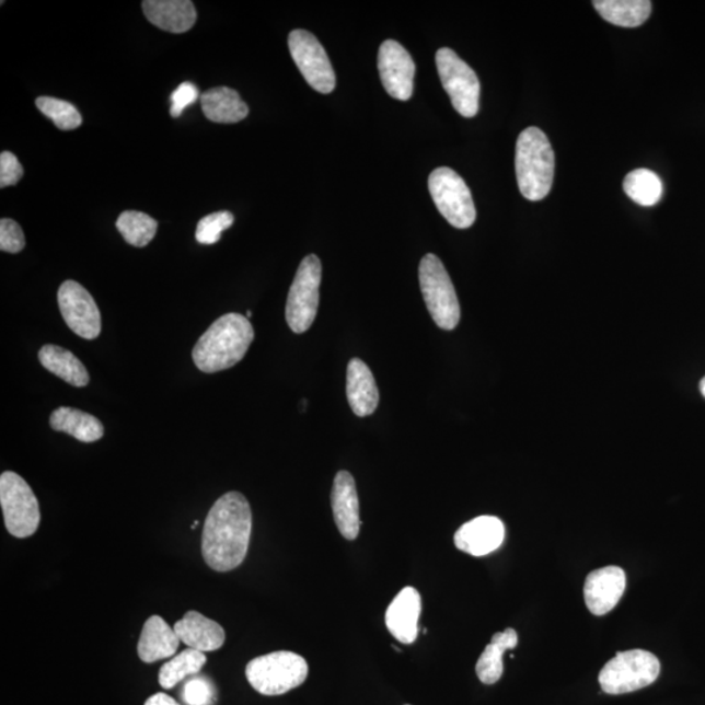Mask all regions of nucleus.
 Instances as JSON below:
<instances>
[{"label": "nucleus", "mask_w": 705, "mask_h": 705, "mask_svg": "<svg viewBox=\"0 0 705 705\" xmlns=\"http://www.w3.org/2000/svg\"><path fill=\"white\" fill-rule=\"evenodd\" d=\"M253 513L245 495L230 492L216 501L208 512L201 535V554L217 573H229L245 560Z\"/></svg>", "instance_id": "f257e3e1"}, {"label": "nucleus", "mask_w": 705, "mask_h": 705, "mask_svg": "<svg viewBox=\"0 0 705 705\" xmlns=\"http://www.w3.org/2000/svg\"><path fill=\"white\" fill-rule=\"evenodd\" d=\"M250 319L236 313L222 315L199 338L193 359L200 371L215 374L241 362L254 342Z\"/></svg>", "instance_id": "f03ea898"}, {"label": "nucleus", "mask_w": 705, "mask_h": 705, "mask_svg": "<svg viewBox=\"0 0 705 705\" xmlns=\"http://www.w3.org/2000/svg\"><path fill=\"white\" fill-rule=\"evenodd\" d=\"M555 155L546 134L538 127L525 128L517 141L518 186L531 201L545 199L553 187Z\"/></svg>", "instance_id": "7ed1b4c3"}, {"label": "nucleus", "mask_w": 705, "mask_h": 705, "mask_svg": "<svg viewBox=\"0 0 705 705\" xmlns=\"http://www.w3.org/2000/svg\"><path fill=\"white\" fill-rule=\"evenodd\" d=\"M309 675V666L302 656L280 650L256 657L246 667L247 681L257 693L276 696L301 686Z\"/></svg>", "instance_id": "20e7f679"}, {"label": "nucleus", "mask_w": 705, "mask_h": 705, "mask_svg": "<svg viewBox=\"0 0 705 705\" xmlns=\"http://www.w3.org/2000/svg\"><path fill=\"white\" fill-rule=\"evenodd\" d=\"M419 285L424 300L439 328L452 331L460 322V304L455 287L437 255L427 254L419 263Z\"/></svg>", "instance_id": "39448f33"}, {"label": "nucleus", "mask_w": 705, "mask_h": 705, "mask_svg": "<svg viewBox=\"0 0 705 705\" xmlns=\"http://www.w3.org/2000/svg\"><path fill=\"white\" fill-rule=\"evenodd\" d=\"M660 661L643 649L616 654L599 675L603 693L622 695L650 686L660 675Z\"/></svg>", "instance_id": "423d86ee"}, {"label": "nucleus", "mask_w": 705, "mask_h": 705, "mask_svg": "<svg viewBox=\"0 0 705 705\" xmlns=\"http://www.w3.org/2000/svg\"><path fill=\"white\" fill-rule=\"evenodd\" d=\"M0 505L7 531L16 539H28L37 532L41 521L35 493L15 472L0 476Z\"/></svg>", "instance_id": "0eeeda50"}, {"label": "nucleus", "mask_w": 705, "mask_h": 705, "mask_svg": "<svg viewBox=\"0 0 705 705\" xmlns=\"http://www.w3.org/2000/svg\"><path fill=\"white\" fill-rule=\"evenodd\" d=\"M322 263L316 255L304 257L291 284L285 316L294 334H303L313 325L319 308Z\"/></svg>", "instance_id": "6e6552de"}, {"label": "nucleus", "mask_w": 705, "mask_h": 705, "mask_svg": "<svg viewBox=\"0 0 705 705\" xmlns=\"http://www.w3.org/2000/svg\"><path fill=\"white\" fill-rule=\"evenodd\" d=\"M429 192L438 211L453 228L467 229L476 221L471 189L452 169H436L429 176Z\"/></svg>", "instance_id": "1a4fd4ad"}, {"label": "nucleus", "mask_w": 705, "mask_h": 705, "mask_svg": "<svg viewBox=\"0 0 705 705\" xmlns=\"http://www.w3.org/2000/svg\"><path fill=\"white\" fill-rule=\"evenodd\" d=\"M436 62L440 81L453 108L465 118L476 117L481 92L477 73L449 47L437 51Z\"/></svg>", "instance_id": "9d476101"}, {"label": "nucleus", "mask_w": 705, "mask_h": 705, "mask_svg": "<svg viewBox=\"0 0 705 705\" xmlns=\"http://www.w3.org/2000/svg\"><path fill=\"white\" fill-rule=\"evenodd\" d=\"M289 50L298 70L316 92L328 94L336 86L331 60L317 38L308 31L296 30L288 38Z\"/></svg>", "instance_id": "9b49d317"}, {"label": "nucleus", "mask_w": 705, "mask_h": 705, "mask_svg": "<svg viewBox=\"0 0 705 705\" xmlns=\"http://www.w3.org/2000/svg\"><path fill=\"white\" fill-rule=\"evenodd\" d=\"M60 314L69 328L85 340H94L101 334V313L96 301L83 285L67 280L58 290Z\"/></svg>", "instance_id": "f8f14e48"}, {"label": "nucleus", "mask_w": 705, "mask_h": 705, "mask_svg": "<svg viewBox=\"0 0 705 705\" xmlns=\"http://www.w3.org/2000/svg\"><path fill=\"white\" fill-rule=\"evenodd\" d=\"M378 70L384 90L391 97L398 101H408L412 97L416 65L408 50L397 41H384L379 47Z\"/></svg>", "instance_id": "ddd939ff"}, {"label": "nucleus", "mask_w": 705, "mask_h": 705, "mask_svg": "<svg viewBox=\"0 0 705 705\" xmlns=\"http://www.w3.org/2000/svg\"><path fill=\"white\" fill-rule=\"evenodd\" d=\"M626 589V573L621 567L608 566L588 575L585 599L589 612L605 615L619 605Z\"/></svg>", "instance_id": "4468645a"}, {"label": "nucleus", "mask_w": 705, "mask_h": 705, "mask_svg": "<svg viewBox=\"0 0 705 705\" xmlns=\"http://www.w3.org/2000/svg\"><path fill=\"white\" fill-rule=\"evenodd\" d=\"M505 524L495 517H479L467 521L455 533V545L459 551L473 555V557H484L490 554L504 544Z\"/></svg>", "instance_id": "2eb2a0df"}, {"label": "nucleus", "mask_w": 705, "mask_h": 705, "mask_svg": "<svg viewBox=\"0 0 705 705\" xmlns=\"http://www.w3.org/2000/svg\"><path fill=\"white\" fill-rule=\"evenodd\" d=\"M421 609V594L416 588L406 587L393 599L385 613V626L396 640L403 644L416 642Z\"/></svg>", "instance_id": "dca6fc26"}, {"label": "nucleus", "mask_w": 705, "mask_h": 705, "mask_svg": "<svg viewBox=\"0 0 705 705\" xmlns=\"http://www.w3.org/2000/svg\"><path fill=\"white\" fill-rule=\"evenodd\" d=\"M331 498L338 531L345 539L356 540L361 529V518L356 481L349 472L342 471L336 474Z\"/></svg>", "instance_id": "f3484780"}, {"label": "nucleus", "mask_w": 705, "mask_h": 705, "mask_svg": "<svg viewBox=\"0 0 705 705\" xmlns=\"http://www.w3.org/2000/svg\"><path fill=\"white\" fill-rule=\"evenodd\" d=\"M141 5L148 22L165 32H188L198 19L189 0H146Z\"/></svg>", "instance_id": "a211bd4d"}, {"label": "nucleus", "mask_w": 705, "mask_h": 705, "mask_svg": "<svg viewBox=\"0 0 705 705\" xmlns=\"http://www.w3.org/2000/svg\"><path fill=\"white\" fill-rule=\"evenodd\" d=\"M173 628L181 642L203 654L220 649L227 639L226 632L219 623L194 610L176 622Z\"/></svg>", "instance_id": "6ab92c4d"}, {"label": "nucleus", "mask_w": 705, "mask_h": 705, "mask_svg": "<svg viewBox=\"0 0 705 705\" xmlns=\"http://www.w3.org/2000/svg\"><path fill=\"white\" fill-rule=\"evenodd\" d=\"M347 396L358 417H368L378 408L379 391L374 375L361 359L352 358L347 372Z\"/></svg>", "instance_id": "aec40b11"}, {"label": "nucleus", "mask_w": 705, "mask_h": 705, "mask_svg": "<svg viewBox=\"0 0 705 705\" xmlns=\"http://www.w3.org/2000/svg\"><path fill=\"white\" fill-rule=\"evenodd\" d=\"M181 639L174 628L159 615L148 619L140 635L138 655L141 661L152 663L169 659L178 650Z\"/></svg>", "instance_id": "412c9836"}, {"label": "nucleus", "mask_w": 705, "mask_h": 705, "mask_svg": "<svg viewBox=\"0 0 705 705\" xmlns=\"http://www.w3.org/2000/svg\"><path fill=\"white\" fill-rule=\"evenodd\" d=\"M200 103L203 113L215 124H239L249 115V106L232 88H212L201 94Z\"/></svg>", "instance_id": "4be33fe9"}, {"label": "nucleus", "mask_w": 705, "mask_h": 705, "mask_svg": "<svg viewBox=\"0 0 705 705\" xmlns=\"http://www.w3.org/2000/svg\"><path fill=\"white\" fill-rule=\"evenodd\" d=\"M38 359L47 371L73 388H85L90 384V372L70 350L58 347V345H45L38 351Z\"/></svg>", "instance_id": "5701e85b"}, {"label": "nucleus", "mask_w": 705, "mask_h": 705, "mask_svg": "<svg viewBox=\"0 0 705 705\" xmlns=\"http://www.w3.org/2000/svg\"><path fill=\"white\" fill-rule=\"evenodd\" d=\"M53 430L69 434L83 443L97 442L104 437V425L100 419L83 411L60 406L50 416Z\"/></svg>", "instance_id": "b1692460"}, {"label": "nucleus", "mask_w": 705, "mask_h": 705, "mask_svg": "<svg viewBox=\"0 0 705 705\" xmlns=\"http://www.w3.org/2000/svg\"><path fill=\"white\" fill-rule=\"evenodd\" d=\"M593 5L605 22L623 28L643 25L652 12L649 0H596Z\"/></svg>", "instance_id": "393cba45"}, {"label": "nucleus", "mask_w": 705, "mask_h": 705, "mask_svg": "<svg viewBox=\"0 0 705 705\" xmlns=\"http://www.w3.org/2000/svg\"><path fill=\"white\" fill-rule=\"evenodd\" d=\"M519 637L513 628L493 636L489 646H486L476 666L479 681L485 684L497 683L504 674V655L506 650L518 646Z\"/></svg>", "instance_id": "a878e982"}, {"label": "nucleus", "mask_w": 705, "mask_h": 705, "mask_svg": "<svg viewBox=\"0 0 705 705\" xmlns=\"http://www.w3.org/2000/svg\"><path fill=\"white\" fill-rule=\"evenodd\" d=\"M207 657L200 650L187 648L162 666L159 683L162 689L171 690L189 675L198 674L205 668Z\"/></svg>", "instance_id": "bb28decb"}, {"label": "nucleus", "mask_w": 705, "mask_h": 705, "mask_svg": "<svg viewBox=\"0 0 705 705\" xmlns=\"http://www.w3.org/2000/svg\"><path fill=\"white\" fill-rule=\"evenodd\" d=\"M629 199L643 207H652L661 200L663 187L660 176L648 169H636L623 181Z\"/></svg>", "instance_id": "cd10ccee"}, {"label": "nucleus", "mask_w": 705, "mask_h": 705, "mask_svg": "<svg viewBox=\"0 0 705 705\" xmlns=\"http://www.w3.org/2000/svg\"><path fill=\"white\" fill-rule=\"evenodd\" d=\"M159 223L151 216L138 211H126L118 217L117 229L128 245L146 247L158 233Z\"/></svg>", "instance_id": "c85d7f7f"}, {"label": "nucleus", "mask_w": 705, "mask_h": 705, "mask_svg": "<svg viewBox=\"0 0 705 705\" xmlns=\"http://www.w3.org/2000/svg\"><path fill=\"white\" fill-rule=\"evenodd\" d=\"M36 106L45 117L53 120L59 130L71 131L83 124V117L78 108L67 101L54 97H38Z\"/></svg>", "instance_id": "c756f323"}, {"label": "nucleus", "mask_w": 705, "mask_h": 705, "mask_svg": "<svg viewBox=\"0 0 705 705\" xmlns=\"http://www.w3.org/2000/svg\"><path fill=\"white\" fill-rule=\"evenodd\" d=\"M233 223L234 216L228 211L208 215L199 221L195 239L201 245H215L221 240L222 232H226Z\"/></svg>", "instance_id": "7c9ffc66"}, {"label": "nucleus", "mask_w": 705, "mask_h": 705, "mask_svg": "<svg viewBox=\"0 0 705 705\" xmlns=\"http://www.w3.org/2000/svg\"><path fill=\"white\" fill-rule=\"evenodd\" d=\"M183 701L188 705H212L215 689L206 678H194L185 684L182 691Z\"/></svg>", "instance_id": "2f4dec72"}, {"label": "nucleus", "mask_w": 705, "mask_h": 705, "mask_svg": "<svg viewBox=\"0 0 705 705\" xmlns=\"http://www.w3.org/2000/svg\"><path fill=\"white\" fill-rule=\"evenodd\" d=\"M25 247L23 229L16 221L2 219L0 221V250L4 253L18 254Z\"/></svg>", "instance_id": "473e14b6"}, {"label": "nucleus", "mask_w": 705, "mask_h": 705, "mask_svg": "<svg viewBox=\"0 0 705 705\" xmlns=\"http://www.w3.org/2000/svg\"><path fill=\"white\" fill-rule=\"evenodd\" d=\"M24 169L15 154L2 152L0 154V187L15 186L23 178Z\"/></svg>", "instance_id": "72a5a7b5"}, {"label": "nucleus", "mask_w": 705, "mask_h": 705, "mask_svg": "<svg viewBox=\"0 0 705 705\" xmlns=\"http://www.w3.org/2000/svg\"><path fill=\"white\" fill-rule=\"evenodd\" d=\"M199 99V90L194 83L185 81L172 93L171 115L173 118H180L186 107L193 105Z\"/></svg>", "instance_id": "f704fd0d"}, {"label": "nucleus", "mask_w": 705, "mask_h": 705, "mask_svg": "<svg viewBox=\"0 0 705 705\" xmlns=\"http://www.w3.org/2000/svg\"><path fill=\"white\" fill-rule=\"evenodd\" d=\"M145 705H181V704L174 701L172 696L159 693V694H154L151 697H148Z\"/></svg>", "instance_id": "c9c22d12"}, {"label": "nucleus", "mask_w": 705, "mask_h": 705, "mask_svg": "<svg viewBox=\"0 0 705 705\" xmlns=\"http://www.w3.org/2000/svg\"><path fill=\"white\" fill-rule=\"evenodd\" d=\"M701 392H702V395L705 397V377L702 379V382H701Z\"/></svg>", "instance_id": "e433bc0d"}, {"label": "nucleus", "mask_w": 705, "mask_h": 705, "mask_svg": "<svg viewBox=\"0 0 705 705\" xmlns=\"http://www.w3.org/2000/svg\"><path fill=\"white\" fill-rule=\"evenodd\" d=\"M251 316H253V313H251V311H247V316L246 317L250 319Z\"/></svg>", "instance_id": "4c0bfd02"}]
</instances>
